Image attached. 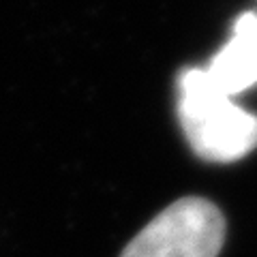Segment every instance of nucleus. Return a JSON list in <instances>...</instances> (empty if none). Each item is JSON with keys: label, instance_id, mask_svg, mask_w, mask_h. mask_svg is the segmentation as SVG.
<instances>
[{"label": "nucleus", "instance_id": "3", "mask_svg": "<svg viewBox=\"0 0 257 257\" xmlns=\"http://www.w3.org/2000/svg\"><path fill=\"white\" fill-rule=\"evenodd\" d=\"M206 73L219 92L234 96L257 84V15L244 13L234 24V35L208 64Z\"/></svg>", "mask_w": 257, "mask_h": 257}, {"label": "nucleus", "instance_id": "1", "mask_svg": "<svg viewBox=\"0 0 257 257\" xmlns=\"http://www.w3.org/2000/svg\"><path fill=\"white\" fill-rule=\"evenodd\" d=\"M176 86L178 120L197 157L234 163L257 148V116L216 90L206 69H184Z\"/></svg>", "mask_w": 257, "mask_h": 257}, {"label": "nucleus", "instance_id": "2", "mask_svg": "<svg viewBox=\"0 0 257 257\" xmlns=\"http://www.w3.org/2000/svg\"><path fill=\"white\" fill-rule=\"evenodd\" d=\"M223 240L219 208L204 197H184L155 216L120 257H216Z\"/></svg>", "mask_w": 257, "mask_h": 257}]
</instances>
